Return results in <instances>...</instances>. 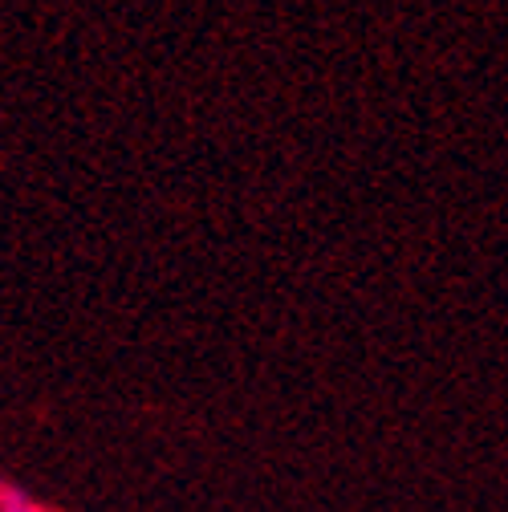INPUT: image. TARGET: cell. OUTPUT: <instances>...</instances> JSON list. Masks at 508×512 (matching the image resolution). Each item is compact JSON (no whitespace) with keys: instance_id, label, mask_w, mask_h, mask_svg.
Masks as SVG:
<instances>
[{"instance_id":"6da1fadb","label":"cell","mask_w":508,"mask_h":512,"mask_svg":"<svg viewBox=\"0 0 508 512\" xmlns=\"http://www.w3.org/2000/svg\"><path fill=\"white\" fill-rule=\"evenodd\" d=\"M0 512H49L45 504H37L25 488L9 484V480H0Z\"/></svg>"}]
</instances>
